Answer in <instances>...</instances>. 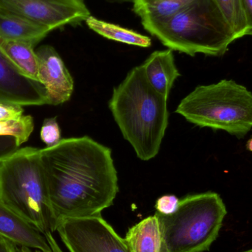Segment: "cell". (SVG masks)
I'll use <instances>...</instances> for the list:
<instances>
[{"label":"cell","mask_w":252,"mask_h":252,"mask_svg":"<svg viewBox=\"0 0 252 252\" xmlns=\"http://www.w3.org/2000/svg\"><path fill=\"white\" fill-rule=\"evenodd\" d=\"M40 157L57 226L113 205L119 187L110 148L87 136L68 138L40 149Z\"/></svg>","instance_id":"obj_1"},{"label":"cell","mask_w":252,"mask_h":252,"mask_svg":"<svg viewBox=\"0 0 252 252\" xmlns=\"http://www.w3.org/2000/svg\"><path fill=\"white\" fill-rule=\"evenodd\" d=\"M109 106L136 156L142 161L154 158L168 126L167 98L148 84L142 66L132 69L114 89Z\"/></svg>","instance_id":"obj_2"},{"label":"cell","mask_w":252,"mask_h":252,"mask_svg":"<svg viewBox=\"0 0 252 252\" xmlns=\"http://www.w3.org/2000/svg\"><path fill=\"white\" fill-rule=\"evenodd\" d=\"M0 201L44 235L56 232L40 149L25 147L0 162Z\"/></svg>","instance_id":"obj_3"},{"label":"cell","mask_w":252,"mask_h":252,"mask_svg":"<svg viewBox=\"0 0 252 252\" xmlns=\"http://www.w3.org/2000/svg\"><path fill=\"white\" fill-rule=\"evenodd\" d=\"M226 206L217 192L189 195L179 199L170 214L156 212L160 232L159 252H204L219 237Z\"/></svg>","instance_id":"obj_4"},{"label":"cell","mask_w":252,"mask_h":252,"mask_svg":"<svg viewBox=\"0 0 252 252\" xmlns=\"http://www.w3.org/2000/svg\"><path fill=\"white\" fill-rule=\"evenodd\" d=\"M150 33L170 50L190 56H223L237 40L216 0H195Z\"/></svg>","instance_id":"obj_5"},{"label":"cell","mask_w":252,"mask_h":252,"mask_svg":"<svg viewBox=\"0 0 252 252\" xmlns=\"http://www.w3.org/2000/svg\"><path fill=\"white\" fill-rule=\"evenodd\" d=\"M176 112L194 125L242 139L252 129V93L233 80H221L197 87Z\"/></svg>","instance_id":"obj_6"},{"label":"cell","mask_w":252,"mask_h":252,"mask_svg":"<svg viewBox=\"0 0 252 252\" xmlns=\"http://www.w3.org/2000/svg\"><path fill=\"white\" fill-rule=\"evenodd\" d=\"M56 232L69 252H130L124 238L101 216L66 219Z\"/></svg>","instance_id":"obj_7"},{"label":"cell","mask_w":252,"mask_h":252,"mask_svg":"<svg viewBox=\"0 0 252 252\" xmlns=\"http://www.w3.org/2000/svg\"><path fill=\"white\" fill-rule=\"evenodd\" d=\"M0 11L20 16L54 31L90 17L84 0H0Z\"/></svg>","instance_id":"obj_8"},{"label":"cell","mask_w":252,"mask_h":252,"mask_svg":"<svg viewBox=\"0 0 252 252\" xmlns=\"http://www.w3.org/2000/svg\"><path fill=\"white\" fill-rule=\"evenodd\" d=\"M0 102L20 106L49 104L47 92L39 81L25 76L0 51Z\"/></svg>","instance_id":"obj_9"},{"label":"cell","mask_w":252,"mask_h":252,"mask_svg":"<svg viewBox=\"0 0 252 252\" xmlns=\"http://www.w3.org/2000/svg\"><path fill=\"white\" fill-rule=\"evenodd\" d=\"M38 59V81L47 92L49 104L68 101L74 90V81L59 53L51 46L44 45L35 51Z\"/></svg>","instance_id":"obj_10"},{"label":"cell","mask_w":252,"mask_h":252,"mask_svg":"<svg viewBox=\"0 0 252 252\" xmlns=\"http://www.w3.org/2000/svg\"><path fill=\"white\" fill-rule=\"evenodd\" d=\"M0 236L17 247L52 252L45 235L1 201Z\"/></svg>","instance_id":"obj_11"},{"label":"cell","mask_w":252,"mask_h":252,"mask_svg":"<svg viewBox=\"0 0 252 252\" xmlns=\"http://www.w3.org/2000/svg\"><path fill=\"white\" fill-rule=\"evenodd\" d=\"M141 66L151 87L168 99L175 81L180 76L175 63L173 50L169 49L154 52Z\"/></svg>","instance_id":"obj_12"},{"label":"cell","mask_w":252,"mask_h":252,"mask_svg":"<svg viewBox=\"0 0 252 252\" xmlns=\"http://www.w3.org/2000/svg\"><path fill=\"white\" fill-rule=\"evenodd\" d=\"M195 0H133V10L141 18L145 29L151 32Z\"/></svg>","instance_id":"obj_13"},{"label":"cell","mask_w":252,"mask_h":252,"mask_svg":"<svg viewBox=\"0 0 252 252\" xmlns=\"http://www.w3.org/2000/svg\"><path fill=\"white\" fill-rule=\"evenodd\" d=\"M52 31L48 27L39 25L16 15L0 11V38L22 41L36 45Z\"/></svg>","instance_id":"obj_14"},{"label":"cell","mask_w":252,"mask_h":252,"mask_svg":"<svg viewBox=\"0 0 252 252\" xmlns=\"http://www.w3.org/2000/svg\"><path fill=\"white\" fill-rule=\"evenodd\" d=\"M35 46L22 41L0 38V51L25 76L38 81V59Z\"/></svg>","instance_id":"obj_15"},{"label":"cell","mask_w":252,"mask_h":252,"mask_svg":"<svg viewBox=\"0 0 252 252\" xmlns=\"http://www.w3.org/2000/svg\"><path fill=\"white\" fill-rule=\"evenodd\" d=\"M124 240L130 252H159L160 232L157 216H149L130 227Z\"/></svg>","instance_id":"obj_16"},{"label":"cell","mask_w":252,"mask_h":252,"mask_svg":"<svg viewBox=\"0 0 252 252\" xmlns=\"http://www.w3.org/2000/svg\"><path fill=\"white\" fill-rule=\"evenodd\" d=\"M86 23L90 29L108 39L144 48L151 47V39L149 37L132 30L100 20L93 16L86 20Z\"/></svg>","instance_id":"obj_17"},{"label":"cell","mask_w":252,"mask_h":252,"mask_svg":"<svg viewBox=\"0 0 252 252\" xmlns=\"http://www.w3.org/2000/svg\"><path fill=\"white\" fill-rule=\"evenodd\" d=\"M237 39L247 35V24L243 0H216Z\"/></svg>","instance_id":"obj_18"},{"label":"cell","mask_w":252,"mask_h":252,"mask_svg":"<svg viewBox=\"0 0 252 252\" xmlns=\"http://www.w3.org/2000/svg\"><path fill=\"white\" fill-rule=\"evenodd\" d=\"M33 128V118L30 115L0 121V136H13L19 146L28 140Z\"/></svg>","instance_id":"obj_19"},{"label":"cell","mask_w":252,"mask_h":252,"mask_svg":"<svg viewBox=\"0 0 252 252\" xmlns=\"http://www.w3.org/2000/svg\"><path fill=\"white\" fill-rule=\"evenodd\" d=\"M41 140L46 145V148L56 146L62 140L61 130L57 118H51L44 120L40 133Z\"/></svg>","instance_id":"obj_20"},{"label":"cell","mask_w":252,"mask_h":252,"mask_svg":"<svg viewBox=\"0 0 252 252\" xmlns=\"http://www.w3.org/2000/svg\"><path fill=\"white\" fill-rule=\"evenodd\" d=\"M179 202V199L176 195H163L156 203L157 212L161 214H170L176 210Z\"/></svg>","instance_id":"obj_21"},{"label":"cell","mask_w":252,"mask_h":252,"mask_svg":"<svg viewBox=\"0 0 252 252\" xmlns=\"http://www.w3.org/2000/svg\"><path fill=\"white\" fill-rule=\"evenodd\" d=\"M19 147L13 136H0V162L13 155Z\"/></svg>","instance_id":"obj_22"},{"label":"cell","mask_w":252,"mask_h":252,"mask_svg":"<svg viewBox=\"0 0 252 252\" xmlns=\"http://www.w3.org/2000/svg\"><path fill=\"white\" fill-rule=\"evenodd\" d=\"M23 113V109L20 105L0 102V121L19 118Z\"/></svg>","instance_id":"obj_23"},{"label":"cell","mask_w":252,"mask_h":252,"mask_svg":"<svg viewBox=\"0 0 252 252\" xmlns=\"http://www.w3.org/2000/svg\"><path fill=\"white\" fill-rule=\"evenodd\" d=\"M243 5L247 24V35L252 36V0H243Z\"/></svg>","instance_id":"obj_24"},{"label":"cell","mask_w":252,"mask_h":252,"mask_svg":"<svg viewBox=\"0 0 252 252\" xmlns=\"http://www.w3.org/2000/svg\"><path fill=\"white\" fill-rule=\"evenodd\" d=\"M0 252H18L17 246L0 236Z\"/></svg>","instance_id":"obj_25"},{"label":"cell","mask_w":252,"mask_h":252,"mask_svg":"<svg viewBox=\"0 0 252 252\" xmlns=\"http://www.w3.org/2000/svg\"><path fill=\"white\" fill-rule=\"evenodd\" d=\"M247 149L250 152H252V136L247 141Z\"/></svg>","instance_id":"obj_26"},{"label":"cell","mask_w":252,"mask_h":252,"mask_svg":"<svg viewBox=\"0 0 252 252\" xmlns=\"http://www.w3.org/2000/svg\"><path fill=\"white\" fill-rule=\"evenodd\" d=\"M109 1H118V2H133V0H109Z\"/></svg>","instance_id":"obj_27"},{"label":"cell","mask_w":252,"mask_h":252,"mask_svg":"<svg viewBox=\"0 0 252 252\" xmlns=\"http://www.w3.org/2000/svg\"><path fill=\"white\" fill-rule=\"evenodd\" d=\"M242 252H252V249H251V250H247V251H244Z\"/></svg>","instance_id":"obj_28"}]
</instances>
